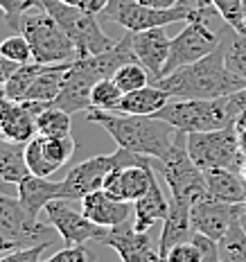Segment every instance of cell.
Returning a JSON list of instances; mask_svg holds the SVG:
<instances>
[{
  "mask_svg": "<svg viewBox=\"0 0 246 262\" xmlns=\"http://www.w3.org/2000/svg\"><path fill=\"white\" fill-rule=\"evenodd\" d=\"M154 84L169 93L172 100H215V97H228L242 91L246 79L235 75L226 66L221 41V46L212 54L190 66L176 68L174 73L156 79Z\"/></svg>",
  "mask_w": 246,
  "mask_h": 262,
  "instance_id": "1",
  "label": "cell"
},
{
  "mask_svg": "<svg viewBox=\"0 0 246 262\" xmlns=\"http://www.w3.org/2000/svg\"><path fill=\"white\" fill-rule=\"evenodd\" d=\"M86 120L100 124L116 140L118 147L156 161L165 158L176 138V129L158 116H127V113L91 108L86 111Z\"/></svg>",
  "mask_w": 246,
  "mask_h": 262,
  "instance_id": "2",
  "label": "cell"
},
{
  "mask_svg": "<svg viewBox=\"0 0 246 262\" xmlns=\"http://www.w3.org/2000/svg\"><path fill=\"white\" fill-rule=\"evenodd\" d=\"M20 34L27 39L32 48V57L39 63H73L79 59L73 39L65 34V30L57 23V18L48 14L43 7L32 9L23 16Z\"/></svg>",
  "mask_w": 246,
  "mask_h": 262,
  "instance_id": "3",
  "label": "cell"
},
{
  "mask_svg": "<svg viewBox=\"0 0 246 262\" xmlns=\"http://www.w3.org/2000/svg\"><path fill=\"white\" fill-rule=\"evenodd\" d=\"M210 12H215V7L201 9L196 5L185 3V0L169 9L147 7L138 0H108L106 9L102 12V18L113 20L127 32H143L154 30V27H165L169 23H190V20H196Z\"/></svg>",
  "mask_w": 246,
  "mask_h": 262,
  "instance_id": "4",
  "label": "cell"
},
{
  "mask_svg": "<svg viewBox=\"0 0 246 262\" xmlns=\"http://www.w3.org/2000/svg\"><path fill=\"white\" fill-rule=\"evenodd\" d=\"M156 116L167 120L181 134H201L231 127L237 113L228 95L215 100H169L167 106H163Z\"/></svg>",
  "mask_w": 246,
  "mask_h": 262,
  "instance_id": "5",
  "label": "cell"
},
{
  "mask_svg": "<svg viewBox=\"0 0 246 262\" xmlns=\"http://www.w3.org/2000/svg\"><path fill=\"white\" fill-rule=\"evenodd\" d=\"M185 138H188V134L176 131L174 145L169 147L165 158L158 161V172H161L163 179H165L172 199L192 206L199 199L208 196V185H206L204 170H199L188 154Z\"/></svg>",
  "mask_w": 246,
  "mask_h": 262,
  "instance_id": "6",
  "label": "cell"
},
{
  "mask_svg": "<svg viewBox=\"0 0 246 262\" xmlns=\"http://www.w3.org/2000/svg\"><path fill=\"white\" fill-rule=\"evenodd\" d=\"M41 5L48 14L57 18V23L65 30V34L73 39L79 57L102 54L118 43L102 32L95 14H88L84 9L75 7V5L63 3V0H41Z\"/></svg>",
  "mask_w": 246,
  "mask_h": 262,
  "instance_id": "7",
  "label": "cell"
},
{
  "mask_svg": "<svg viewBox=\"0 0 246 262\" xmlns=\"http://www.w3.org/2000/svg\"><path fill=\"white\" fill-rule=\"evenodd\" d=\"M185 147H188V154L199 170L223 167V170L239 172L242 161H244V154L237 143V129H235V124L223 127V129H215V131L188 134Z\"/></svg>",
  "mask_w": 246,
  "mask_h": 262,
  "instance_id": "8",
  "label": "cell"
},
{
  "mask_svg": "<svg viewBox=\"0 0 246 262\" xmlns=\"http://www.w3.org/2000/svg\"><path fill=\"white\" fill-rule=\"evenodd\" d=\"M0 233L23 247H39V244L57 242L59 231L52 224L41 222L39 217H32L20 204L18 196H9L7 192H0Z\"/></svg>",
  "mask_w": 246,
  "mask_h": 262,
  "instance_id": "9",
  "label": "cell"
},
{
  "mask_svg": "<svg viewBox=\"0 0 246 262\" xmlns=\"http://www.w3.org/2000/svg\"><path fill=\"white\" fill-rule=\"evenodd\" d=\"M210 16H219V12L215 9V12L201 16V18L185 23L183 30L172 39L163 77L174 73L176 68H183V66H190V63L199 61V59L208 57V54H212L221 46V32L217 34V32H212L210 25H208Z\"/></svg>",
  "mask_w": 246,
  "mask_h": 262,
  "instance_id": "10",
  "label": "cell"
},
{
  "mask_svg": "<svg viewBox=\"0 0 246 262\" xmlns=\"http://www.w3.org/2000/svg\"><path fill=\"white\" fill-rule=\"evenodd\" d=\"M242 204H226V201H219L210 194L199 199L190 208V220H192L194 231L204 233V235L217 239V242H221L226 237V233L242 220Z\"/></svg>",
  "mask_w": 246,
  "mask_h": 262,
  "instance_id": "11",
  "label": "cell"
},
{
  "mask_svg": "<svg viewBox=\"0 0 246 262\" xmlns=\"http://www.w3.org/2000/svg\"><path fill=\"white\" fill-rule=\"evenodd\" d=\"M48 222L59 231V235L68 247H84L86 242H100L106 233L104 226L91 222L84 212H77L68 206V199H54L46 206Z\"/></svg>",
  "mask_w": 246,
  "mask_h": 262,
  "instance_id": "12",
  "label": "cell"
},
{
  "mask_svg": "<svg viewBox=\"0 0 246 262\" xmlns=\"http://www.w3.org/2000/svg\"><path fill=\"white\" fill-rule=\"evenodd\" d=\"M118 165V154H102V156H93L86 161L77 163L73 170H68L65 179L61 181L63 185V199L75 201V199H84L86 194L102 190L104 179L111 170H116Z\"/></svg>",
  "mask_w": 246,
  "mask_h": 262,
  "instance_id": "13",
  "label": "cell"
},
{
  "mask_svg": "<svg viewBox=\"0 0 246 262\" xmlns=\"http://www.w3.org/2000/svg\"><path fill=\"white\" fill-rule=\"evenodd\" d=\"M100 244L111 247L122 262H163L161 251L154 247V239L149 237V233L136 231V226L129 222L106 228Z\"/></svg>",
  "mask_w": 246,
  "mask_h": 262,
  "instance_id": "14",
  "label": "cell"
},
{
  "mask_svg": "<svg viewBox=\"0 0 246 262\" xmlns=\"http://www.w3.org/2000/svg\"><path fill=\"white\" fill-rule=\"evenodd\" d=\"M50 104L46 102H14L5 100L0 102V136L14 143H30L34 136H39L36 131V118L43 113Z\"/></svg>",
  "mask_w": 246,
  "mask_h": 262,
  "instance_id": "15",
  "label": "cell"
},
{
  "mask_svg": "<svg viewBox=\"0 0 246 262\" xmlns=\"http://www.w3.org/2000/svg\"><path fill=\"white\" fill-rule=\"evenodd\" d=\"M156 163V161H154ZM154 163L147 165H129V167H116L106 174L104 179L102 190H106L111 196H116L120 201H129L136 204L143 194H147V190L151 188L156 174H154Z\"/></svg>",
  "mask_w": 246,
  "mask_h": 262,
  "instance_id": "16",
  "label": "cell"
},
{
  "mask_svg": "<svg viewBox=\"0 0 246 262\" xmlns=\"http://www.w3.org/2000/svg\"><path fill=\"white\" fill-rule=\"evenodd\" d=\"M169 43L165 27H154V30L131 32V46H133L136 59L147 73L151 75V84L163 77L167 57H169Z\"/></svg>",
  "mask_w": 246,
  "mask_h": 262,
  "instance_id": "17",
  "label": "cell"
},
{
  "mask_svg": "<svg viewBox=\"0 0 246 262\" xmlns=\"http://www.w3.org/2000/svg\"><path fill=\"white\" fill-rule=\"evenodd\" d=\"M81 212H84L91 222H95L97 226L113 228V226H120V224L129 222L131 212H133V204L116 199V196H111L106 190H95V192L86 194L84 199H81Z\"/></svg>",
  "mask_w": 246,
  "mask_h": 262,
  "instance_id": "18",
  "label": "cell"
},
{
  "mask_svg": "<svg viewBox=\"0 0 246 262\" xmlns=\"http://www.w3.org/2000/svg\"><path fill=\"white\" fill-rule=\"evenodd\" d=\"M190 208L192 206L183 204V201L169 199V212L163 222V233H161V242H158V251H161V258L165 260L167 253L172 251V247L181 242H190L194 235V226L190 220Z\"/></svg>",
  "mask_w": 246,
  "mask_h": 262,
  "instance_id": "19",
  "label": "cell"
},
{
  "mask_svg": "<svg viewBox=\"0 0 246 262\" xmlns=\"http://www.w3.org/2000/svg\"><path fill=\"white\" fill-rule=\"evenodd\" d=\"M16 192H18L20 204L25 206V210L32 217H39L41 210H46V206L54 199H63V185L61 181H50L46 177H25L23 181L16 185Z\"/></svg>",
  "mask_w": 246,
  "mask_h": 262,
  "instance_id": "20",
  "label": "cell"
},
{
  "mask_svg": "<svg viewBox=\"0 0 246 262\" xmlns=\"http://www.w3.org/2000/svg\"><path fill=\"white\" fill-rule=\"evenodd\" d=\"M167 212H169V201L165 199L163 188L154 179V183H151V188L147 190V194H143L133 204V226H136V231L149 233L154 224L165 222Z\"/></svg>",
  "mask_w": 246,
  "mask_h": 262,
  "instance_id": "21",
  "label": "cell"
},
{
  "mask_svg": "<svg viewBox=\"0 0 246 262\" xmlns=\"http://www.w3.org/2000/svg\"><path fill=\"white\" fill-rule=\"evenodd\" d=\"M169 100H172L169 93L158 89L156 84H149L138 91L124 93L118 108H116V113H127V116H156L163 106H167Z\"/></svg>",
  "mask_w": 246,
  "mask_h": 262,
  "instance_id": "22",
  "label": "cell"
},
{
  "mask_svg": "<svg viewBox=\"0 0 246 262\" xmlns=\"http://www.w3.org/2000/svg\"><path fill=\"white\" fill-rule=\"evenodd\" d=\"M208 194L215 196L226 204H244L246 199V181L239 172L223 170V167H212V170H204Z\"/></svg>",
  "mask_w": 246,
  "mask_h": 262,
  "instance_id": "23",
  "label": "cell"
},
{
  "mask_svg": "<svg viewBox=\"0 0 246 262\" xmlns=\"http://www.w3.org/2000/svg\"><path fill=\"white\" fill-rule=\"evenodd\" d=\"M75 63V61H73ZM73 63H52V66H43V70L39 73L36 81L32 84V89L27 91L25 100H34V102H46L52 106V102L57 100V95L63 89L65 73ZM23 100V102H25Z\"/></svg>",
  "mask_w": 246,
  "mask_h": 262,
  "instance_id": "24",
  "label": "cell"
},
{
  "mask_svg": "<svg viewBox=\"0 0 246 262\" xmlns=\"http://www.w3.org/2000/svg\"><path fill=\"white\" fill-rule=\"evenodd\" d=\"M30 174L32 172L25 161V143H14L0 136V177L9 185H18Z\"/></svg>",
  "mask_w": 246,
  "mask_h": 262,
  "instance_id": "25",
  "label": "cell"
},
{
  "mask_svg": "<svg viewBox=\"0 0 246 262\" xmlns=\"http://www.w3.org/2000/svg\"><path fill=\"white\" fill-rule=\"evenodd\" d=\"M221 41H223V57L226 66L235 75L246 79V34L235 32L228 23L221 25Z\"/></svg>",
  "mask_w": 246,
  "mask_h": 262,
  "instance_id": "26",
  "label": "cell"
},
{
  "mask_svg": "<svg viewBox=\"0 0 246 262\" xmlns=\"http://www.w3.org/2000/svg\"><path fill=\"white\" fill-rule=\"evenodd\" d=\"M39 147L46 156V161L50 163L54 172H59L70 163V158L77 151V143L73 136H59V138H48V136H36Z\"/></svg>",
  "mask_w": 246,
  "mask_h": 262,
  "instance_id": "27",
  "label": "cell"
},
{
  "mask_svg": "<svg viewBox=\"0 0 246 262\" xmlns=\"http://www.w3.org/2000/svg\"><path fill=\"white\" fill-rule=\"evenodd\" d=\"M46 63H39V61H30V63H23L18 66V70L12 75V79L7 81V100H14V102H23L27 91L32 89V84L36 81L39 73L43 70Z\"/></svg>",
  "mask_w": 246,
  "mask_h": 262,
  "instance_id": "28",
  "label": "cell"
},
{
  "mask_svg": "<svg viewBox=\"0 0 246 262\" xmlns=\"http://www.w3.org/2000/svg\"><path fill=\"white\" fill-rule=\"evenodd\" d=\"M70 124H73L70 122V113H65L57 106H48L36 118V131H39V136H48V138L70 136Z\"/></svg>",
  "mask_w": 246,
  "mask_h": 262,
  "instance_id": "29",
  "label": "cell"
},
{
  "mask_svg": "<svg viewBox=\"0 0 246 262\" xmlns=\"http://www.w3.org/2000/svg\"><path fill=\"white\" fill-rule=\"evenodd\" d=\"M124 91L113 81V77L108 79H102L93 86V93H91V102L93 106L91 108H100V111H116L120 100H122Z\"/></svg>",
  "mask_w": 246,
  "mask_h": 262,
  "instance_id": "30",
  "label": "cell"
},
{
  "mask_svg": "<svg viewBox=\"0 0 246 262\" xmlns=\"http://www.w3.org/2000/svg\"><path fill=\"white\" fill-rule=\"evenodd\" d=\"M113 81H116V84L124 93H131V91L143 89V86H149L151 75L147 73V70L138 61H131V63H124L122 68L116 70V75H113Z\"/></svg>",
  "mask_w": 246,
  "mask_h": 262,
  "instance_id": "31",
  "label": "cell"
},
{
  "mask_svg": "<svg viewBox=\"0 0 246 262\" xmlns=\"http://www.w3.org/2000/svg\"><path fill=\"white\" fill-rule=\"evenodd\" d=\"M221 249V262H246V233L242 224H235L226 237L219 242Z\"/></svg>",
  "mask_w": 246,
  "mask_h": 262,
  "instance_id": "32",
  "label": "cell"
},
{
  "mask_svg": "<svg viewBox=\"0 0 246 262\" xmlns=\"http://www.w3.org/2000/svg\"><path fill=\"white\" fill-rule=\"evenodd\" d=\"M212 7L219 12V18L223 23H228L235 32L244 34V14H246L244 0H212Z\"/></svg>",
  "mask_w": 246,
  "mask_h": 262,
  "instance_id": "33",
  "label": "cell"
},
{
  "mask_svg": "<svg viewBox=\"0 0 246 262\" xmlns=\"http://www.w3.org/2000/svg\"><path fill=\"white\" fill-rule=\"evenodd\" d=\"M0 57L9 59V61H16V63H30L34 61V57H32V48L27 39L23 34H14V36H7L3 43H0Z\"/></svg>",
  "mask_w": 246,
  "mask_h": 262,
  "instance_id": "34",
  "label": "cell"
},
{
  "mask_svg": "<svg viewBox=\"0 0 246 262\" xmlns=\"http://www.w3.org/2000/svg\"><path fill=\"white\" fill-rule=\"evenodd\" d=\"M43 7L41 0H0V9L5 12V20L9 23V27L16 32H20V20L27 12L32 9Z\"/></svg>",
  "mask_w": 246,
  "mask_h": 262,
  "instance_id": "35",
  "label": "cell"
},
{
  "mask_svg": "<svg viewBox=\"0 0 246 262\" xmlns=\"http://www.w3.org/2000/svg\"><path fill=\"white\" fill-rule=\"evenodd\" d=\"M25 161H27V167H30V172L34 174V177H46L48 179L50 174H54V170L50 167V163H48L46 156H43L36 136L25 145Z\"/></svg>",
  "mask_w": 246,
  "mask_h": 262,
  "instance_id": "36",
  "label": "cell"
},
{
  "mask_svg": "<svg viewBox=\"0 0 246 262\" xmlns=\"http://www.w3.org/2000/svg\"><path fill=\"white\" fill-rule=\"evenodd\" d=\"M201 260H204V253H201L199 244L194 239H190V242H181L176 247H172V251L163 262H201Z\"/></svg>",
  "mask_w": 246,
  "mask_h": 262,
  "instance_id": "37",
  "label": "cell"
},
{
  "mask_svg": "<svg viewBox=\"0 0 246 262\" xmlns=\"http://www.w3.org/2000/svg\"><path fill=\"white\" fill-rule=\"evenodd\" d=\"M50 249V244H39V247H23V249H16L12 253L3 255L0 262H41L43 251Z\"/></svg>",
  "mask_w": 246,
  "mask_h": 262,
  "instance_id": "38",
  "label": "cell"
},
{
  "mask_svg": "<svg viewBox=\"0 0 246 262\" xmlns=\"http://www.w3.org/2000/svg\"><path fill=\"white\" fill-rule=\"evenodd\" d=\"M41 262H91V253L84 247H65Z\"/></svg>",
  "mask_w": 246,
  "mask_h": 262,
  "instance_id": "39",
  "label": "cell"
},
{
  "mask_svg": "<svg viewBox=\"0 0 246 262\" xmlns=\"http://www.w3.org/2000/svg\"><path fill=\"white\" fill-rule=\"evenodd\" d=\"M63 3L75 5V7H79V9H84V12L97 16V14H102L104 9H106L108 0H63Z\"/></svg>",
  "mask_w": 246,
  "mask_h": 262,
  "instance_id": "40",
  "label": "cell"
},
{
  "mask_svg": "<svg viewBox=\"0 0 246 262\" xmlns=\"http://www.w3.org/2000/svg\"><path fill=\"white\" fill-rule=\"evenodd\" d=\"M18 66H20V63L9 61V59L0 57V81H3V84H7V81L12 79V75L16 73V70H18Z\"/></svg>",
  "mask_w": 246,
  "mask_h": 262,
  "instance_id": "41",
  "label": "cell"
},
{
  "mask_svg": "<svg viewBox=\"0 0 246 262\" xmlns=\"http://www.w3.org/2000/svg\"><path fill=\"white\" fill-rule=\"evenodd\" d=\"M231 102H233V108H235V113H242L244 108H246V86L242 91H237V93H233L231 95Z\"/></svg>",
  "mask_w": 246,
  "mask_h": 262,
  "instance_id": "42",
  "label": "cell"
},
{
  "mask_svg": "<svg viewBox=\"0 0 246 262\" xmlns=\"http://www.w3.org/2000/svg\"><path fill=\"white\" fill-rule=\"evenodd\" d=\"M138 3L147 5V7H156V9H169V7H176L181 0H138Z\"/></svg>",
  "mask_w": 246,
  "mask_h": 262,
  "instance_id": "43",
  "label": "cell"
},
{
  "mask_svg": "<svg viewBox=\"0 0 246 262\" xmlns=\"http://www.w3.org/2000/svg\"><path fill=\"white\" fill-rule=\"evenodd\" d=\"M16 249H20L16 242H12L9 237H5L3 233H0V258L3 255H7V253H12V251H16Z\"/></svg>",
  "mask_w": 246,
  "mask_h": 262,
  "instance_id": "44",
  "label": "cell"
},
{
  "mask_svg": "<svg viewBox=\"0 0 246 262\" xmlns=\"http://www.w3.org/2000/svg\"><path fill=\"white\" fill-rule=\"evenodd\" d=\"M237 129V143H239V149L242 154L246 156V127H235Z\"/></svg>",
  "mask_w": 246,
  "mask_h": 262,
  "instance_id": "45",
  "label": "cell"
},
{
  "mask_svg": "<svg viewBox=\"0 0 246 262\" xmlns=\"http://www.w3.org/2000/svg\"><path fill=\"white\" fill-rule=\"evenodd\" d=\"M235 127H246V108L235 118Z\"/></svg>",
  "mask_w": 246,
  "mask_h": 262,
  "instance_id": "46",
  "label": "cell"
},
{
  "mask_svg": "<svg viewBox=\"0 0 246 262\" xmlns=\"http://www.w3.org/2000/svg\"><path fill=\"white\" fill-rule=\"evenodd\" d=\"M194 5H196V7H201V9H210L212 7V0H194Z\"/></svg>",
  "mask_w": 246,
  "mask_h": 262,
  "instance_id": "47",
  "label": "cell"
},
{
  "mask_svg": "<svg viewBox=\"0 0 246 262\" xmlns=\"http://www.w3.org/2000/svg\"><path fill=\"white\" fill-rule=\"evenodd\" d=\"M5 100H7V86L0 81V102H5Z\"/></svg>",
  "mask_w": 246,
  "mask_h": 262,
  "instance_id": "48",
  "label": "cell"
},
{
  "mask_svg": "<svg viewBox=\"0 0 246 262\" xmlns=\"http://www.w3.org/2000/svg\"><path fill=\"white\" fill-rule=\"evenodd\" d=\"M0 192H7V194H9V183L5 181L3 177H0Z\"/></svg>",
  "mask_w": 246,
  "mask_h": 262,
  "instance_id": "49",
  "label": "cell"
},
{
  "mask_svg": "<svg viewBox=\"0 0 246 262\" xmlns=\"http://www.w3.org/2000/svg\"><path fill=\"white\" fill-rule=\"evenodd\" d=\"M239 174H242V179L246 181V156H244V161H242V167H239Z\"/></svg>",
  "mask_w": 246,
  "mask_h": 262,
  "instance_id": "50",
  "label": "cell"
},
{
  "mask_svg": "<svg viewBox=\"0 0 246 262\" xmlns=\"http://www.w3.org/2000/svg\"><path fill=\"white\" fill-rule=\"evenodd\" d=\"M239 224H242V228H244V233H246V212L242 215V220H239Z\"/></svg>",
  "mask_w": 246,
  "mask_h": 262,
  "instance_id": "51",
  "label": "cell"
},
{
  "mask_svg": "<svg viewBox=\"0 0 246 262\" xmlns=\"http://www.w3.org/2000/svg\"><path fill=\"white\" fill-rule=\"evenodd\" d=\"M244 34H246V14H244Z\"/></svg>",
  "mask_w": 246,
  "mask_h": 262,
  "instance_id": "52",
  "label": "cell"
},
{
  "mask_svg": "<svg viewBox=\"0 0 246 262\" xmlns=\"http://www.w3.org/2000/svg\"><path fill=\"white\" fill-rule=\"evenodd\" d=\"M0 18H5V12H3V9H0Z\"/></svg>",
  "mask_w": 246,
  "mask_h": 262,
  "instance_id": "53",
  "label": "cell"
},
{
  "mask_svg": "<svg viewBox=\"0 0 246 262\" xmlns=\"http://www.w3.org/2000/svg\"><path fill=\"white\" fill-rule=\"evenodd\" d=\"M242 206H244V212H246V199H244V204H242Z\"/></svg>",
  "mask_w": 246,
  "mask_h": 262,
  "instance_id": "54",
  "label": "cell"
},
{
  "mask_svg": "<svg viewBox=\"0 0 246 262\" xmlns=\"http://www.w3.org/2000/svg\"><path fill=\"white\" fill-rule=\"evenodd\" d=\"M244 3H246V0H244Z\"/></svg>",
  "mask_w": 246,
  "mask_h": 262,
  "instance_id": "55",
  "label": "cell"
}]
</instances>
